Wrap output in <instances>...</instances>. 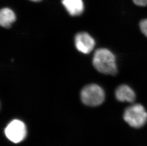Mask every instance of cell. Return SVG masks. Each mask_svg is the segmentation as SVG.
<instances>
[{
    "instance_id": "obj_1",
    "label": "cell",
    "mask_w": 147,
    "mask_h": 146,
    "mask_svg": "<svg viewBox=\"0 0 147 146\" xmlns=\"http://www.w3.org/2000/svg\"><path fill=\"white\" fill-rule=\"evenodd\" d=\"M92 63L95 68L103 74L114 76L118 72L116 57L107 48L96 50L93 56Z\"/></svg>"
},
{
    "instance_id": "obj_2",
    "label": "cell",
    "mask_w": 147,
    "mask_h": 146,
    "mask_svg": "<svg viewBox=\"0 0 147 146\" xmlns=\"http://www.w3.org/2000/svg\"><path fill=\"white\" fill-rule=\"evenodd\" d=\"M82 102L89 106H97L103 102L105 94L102 88L98 84H88L83 87L81 92Z\"/></svg>"
},
{
    "instance_id": "obj_3",
    "label": "cell",
    "mask_w": 147,
    "mask_h": 146,
    "mask_svg": "<svg viewBox=\"0 0 147 146\" xmlns=\"http://www.w3.org/2000/svg\"><path fill=\"white\" fill-rule=\"evenodd\" d=\"M123 118L131 127L139 128L143 126L147 122V112L142 104H134L125 110Z\"/></svg>"
},
{
    "instance_id": "obj_4",
    "label": "cell",
    "mask_w": 147,
    "mask_h": 146,
    "mask_svg": "<svg viewBox=\"0 0 147 146\" xmlns=\"http://www.w3.org/2000/svg\"><path fill=\"white\" fill-rule=\"evenodd\" d=\"M4 132L6 136L10 141L18 143L24 141L26 136V127L20 120H14L8 124Z\"/></svg>"
},
{
    "instance_id": "obj_5",
    "label": "cell",
    "mask_w": 147,
    "mask_h": 146,
    "mask_svg": "<svg viewBox=\"0 0 147 146\" xmlns=\"http://www.w3.org/2000/svg\"><path fill=\"white\" fill-rule=\"evenodd\" d=\"M75 47L78 51L83 54H89L93 50L95 42L90 35L86 32H80L74 39Z\"/></svg>"
},
{
    "instance_id": "obj_6",
    "label": "cell",
    "mask_w": 147,
    "mask_h": 146,
    "mask_svg": "<svg viewBox=\"0 0 147 146\" xmlns=\"http://www.w3.org/2000/svg\"><path fill=\"white\" fill-rule=\"evenodd\" d=\"M115 95L118 101L121 102H132L136 99V94L129 86L121 84L115 90Z\"/></svg>"
},
{
    "instance_id": "obj_7",
    "label": "cell",
    "mask_w": 147,
    "mask_h": 146,
    "mask_svg": "<svg viewBox=\"0 0 147 146\" xmlns=\"http://www.w3.org/2000/svg\"><path fill=\"white\" fill-rule=\"evenodd\" d=\"M62 3L71 16H78L83 13L84 4L82 0H62Z\"/></svg>"
},
{
    "instance_id": "obj_8",
    "label": "cell",
    "mask_w": 147,
    "mask_h": 146,
    "mask_svg": "<svg viewBox=\"0 0 147 146\" xmlns=\"http://www.w3.org/2000/svg\"><path fill=\"white\" fill-rule=\"evenodd\" d=\"M16 20L14 12L8 8H3L0 11V24L3 28H10Z\"/></svg>"
},
{
    "instance_id": "obj_9",
    "label": "cell",
    "mask_w": 147,
    "mask_h": 146,
    "mask_svg": "<svg viewBox=\"0 0 147 146\" xmlns=\"http://www.w3.org/2000/svg\"><path fill=\"white\" fill-rule=\"evenodd\" d=\"M139 26L142 33L147 37V19H142L139 23Z\"/></svg>"
},
{
    "instance_id": "obj_10",
    "label": "cell",
    "mask_w": 147,
    "mask_h": 146,
    "mask_svg": "<svg viewBox=\"0 0 147 146\" xmlns=\"http://www.w3.org/2000/svg\"><path fill=\"white\" fill-rule=\"evenodd\" d=\"M136 5L140 7H146L147 6V0H132Z\"/></svg>"
},
{
    "instance_id": "obj_11",
    "label": "cell",
    "mask_w": 147,
    "mask_h": 146,
    "mask_svg": "<svg viewBox=\"0 0 147 146\" xmlns=\"http://www.w3.org/2000/svg\"><path fill=\"white\" fill-rule=\"evenodd\" d=\"M30 1H40L41 0H30Z\"/></svg>"
}]
</instances>
